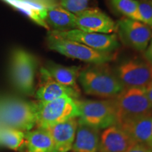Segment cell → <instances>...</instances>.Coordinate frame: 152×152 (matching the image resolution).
<instances>
[{"label":"cell","mask_w":152,"mask_h":152,"mask_svg":"<svg viewBox=\"0 0 152 152\" xmlns=\"http://www.w3.org/2000/svg\"><path fill=\"white\" fill-rule=\"evenodd\" d=\"M104 64H96L80 71L78 79L86 94L102 98H114L125 87L115 73Z\"/></svg>","instance_id":"6da1fadb"},{"label":"cell","mask_w":152,"mask_h":152,"mask_svg":"<svg viewBox=\"0 0 152 152\" xmlns=\"http://www.w3.org/2000/svg\"><path fill=\"white\" fill-rule=\"evenodd\" d=\"M112 100L116 113V125L152 113V104L146 88H124Z\"/></svg>","instance_id":"7a4b0ae2"},{"label":"cell","mask_w":152,"mask_h":152,"mask_svg":"<svg viewBox=\"0 0 152 152\" xmlns=\"http://www.w3.org/2000/svg\"><path fill=\"white\" fill-rule=\"evenodd\" d=\"M79 115L77 100L65 96L50 102H37L36 125L38 128L47 129Z\"/></svg>","instance_id":"3957f363"},{"label":"cell","mask_w":152,"mask_h":152,"mask_svg":"<svg viewBox=\"0 0 152 152\" xmlns=\"http://www.w3.org/2000/svg\"><path fill=\"white\" fill-rule=\"evenodd\" d=\"M47 45L51 50L68 57L87 63L104 64L113 58L111 53L94 50L90 47L75 41L64 39L55 35L51 30L47 36Z\"/></svg>","instance_id":"277c9868"},{"label":"cell","mask_w":152,"mask_h":152,"mask_svg":"<svg viewBox=\"0 0 152 152\" xmlns=\"http://www.w3.org/2000/svg\"><path fill=\"white\" fill-rule=\"evenodd\" d=\"M80 115L77 122L92 128L106 129L117 124L113 100L77 101Z\"/></svg>","instance_id":"5b68a950"},{"label":"cell","mask_w":152,"mask_h":152,"mask_svg":"<svg viewBox=\"0 0 152 152\" xmlns=\"http://www.w3.org/2000/svg\"><path fill=\"white\" fill-rule=\"evenodd\" d=\"M37 61L35 56L22 49L13 51L11 73L13 83L19 92L31 96L35 94V77Z\"/></svg>","instance_id":"8992f818"},{"label":"cell","mask_w":152,"mask_h":152,"mask_svg":"<svg viewBox=\"0 0 152 152\" xmlns=\"http://www.w3.org/2000/svg\"><path fill=\"white\" fill-rule=\"evenodd\" d=\"M115 75L125 88H146L152 80V66L146 60L130 59L118 66Z\"/></svg>","instance_id":"52a82bcc"},{"label":"cell","mask_w":152,"mask_h":152,"mask_svg":"<svg viewBox=\"0 0 152 152\" xmlns=\"http://www.w3.org/2000/svg\"><path fill=\"white\" fill-rule=\"evenodd\" d=\"M119 37L123 43L138 52H144L152 39V28L143 23L126 17L117 23Z\"/></svg>","instance_id":"ba28073f"},{"label":"cell","mask_w":152,"mask_h":152,"mask_svg":"<svg viewBox=\"0 0 152 152\" xmlns=\"http://www.w3.org/2000/svg\"><path fill=\"white\" fill-rule=\"evenodd\" d=\"M52 31L55 35L61 37L83 44L99 52L111 53L119 47L117 35L115 34L88 33L78 29Z\"/></svg>","instance_id":"9c48e42d"},{"label":"cell","mask_w":152,"mask_h":152,"mask_svg":"<svg viewBox=\"0 0 152 152\" xmlns=\"http://www.w3.org/2000/svg\"><path fill=\"white\" fill-rule=\"evenodd\" d=\"M76 16V29L88 33L111 34L117 31V23L98 8H90Z\"/></svg>","instance_id":"30bf717a"},{"label":"cell","mask_w":152,"mask_h":152,"mask_svg":"<svg viewBox=\"0 0 152 152\" xmlns=\"http://www.w3.org/2000/svg\"><path fill=\"white\" fill-rule=\"evenodd\" d=\"M39 102H50L56 99L68 96L77 98L80 91L57 83L45 67L40 69V85L35 92Z\"/></svg>","instance_id":"8fae6325"},{"label":"cell","mask_w":152,"mask_h":152,"mask_svg":"<svg viewBox=\"0 0 152 152\" xmlns=\"http://www.w3.org/2000/svg\"><path fill=\"white\" fill-rule=\"evenodd\" d=\"M136 143L118 125L106 128L100 134L101 152H125Z\"/></svg>","instance_id":"7c38bea8"},{"label":"cell","mask_w":152,"mask_h":152,"mask_svg":"<svg viewBox=\"0 0 152 152\" xmlns=\"http://www.w3.org/2000/svg\"><path fill=\"white\" fill-rule=\"evenodd\" d=\"M78 122L71 118L45 129L53 140L55 152H68L72 149Z\"/></svg>","instance_id":"4fadbf2b"},{"label":"cell","mask_w":152,"mask_h":152,"mask_svg":"<svg viewBox=\"0 0 152 152\" xmlns=\"http://www.w3.org/2000/svg\"><path fill=\"white\" fill-rule=\"evenodd\" d=\"M125 131L136 144L149 147L152 141V113L134 118L117 125Z\"/></svg>","instance_id":"5bb4252c"},{"label":"cell","mask_w":152,"mask_h":152,"mask_svg":"<svg viewBox=\"0 0 152 152\" xmlns=\"http://www.w3.org/2000/svg\"><path fill=\"white\" fill-rule=\"evenodd\" d=\"M11 7L26 15L33 21L49 30L44 21L47 9L57 4L54 0H3Z\"/></svg>","instance_id":"9a60e30c"},{"label":"cell","mask_w":152,"mask_h":152,"mask_svg":"<svg viewBox=\"0 0 152 152\" xmlns=\"http://www.w3.org/2000/svg\"><path fill=\"white\" fill-rule=\"evenodd\" d=\"M99 144V130L78 123L72 147L73 152H98Z\"/></svg>","instance_id":"2e32d148"},{"label":"cell","mask_w":152,"mask_h":152,"mask_svg":"<svg viewBox=\"0 0 152 152\" xmlns=\"http://www.w3.org/2000/svg\"><path fill=\"white\" fill-rule=\"evenodd\" d=\"M76 16L64 9L59 4H56L47 9L44 21L52 30L64 31L76 29Z\"/></svg>","instance_id":"e0dca14e"},{"label":"cell","mask_w":152,"mask_h":152,"mask_svg":"<svg viewBox=\"0 0 152 152\" xmlns=\"http://www.w3.org/2000/svg\"><path fill=\"white\" fill-rule=\"evenodd\" d=\"M45 68L57 83L80 91L77 85V80L81 69L80 66H64L49 62Z\"/></svg>","instance_id":"ac0fdd59"},{"label":"cell","mask_w":152,"mask_h":152,"mask_svg":"<svg viewBox=\"0 0 152 152\" xmlns=\"http://www.w3.org/2000/svg\"><path fill=\"white\" fill-rule=\"evenodd\" d=\"M25 142L28 152H55L52 139L45 129L25 132Z\"/></svg>","instance_id":"d6986e66"},{"label":"cell","mask_w":152,"mask_h":152,"mask_svg":"<svg viewBox=\"0 0 152 152\" xmlns=\"http://www.w3.org/2000/svg\"><path fill=\"white\" fill-rule=\"evenodd\" d=\"M26 144L25 132L14 128L0 127V146L20 150Z\"/></svg>","instance_id":"ffe728a7"},{"label":"cell","mask_w":152,"mask_h":152,"mask_svg":"<svg viewBox=\"0 0 152 152\" xmlns=\"http://www.w3.org/2000/svg\"><path fill=\"white\" fill-rule=\"evenodd\" d=\"M108 1L115 11L126 18L139 21L137 0H108Z\"/></svg>","instance_id":"44dd1931"},{"label":"cell","mask_w":152,"mask_h":152,"mask_svg":"<svg viewBox=\"0 0 152 152\" xmlns=\"http://www.w3.org/2000/svg\"><path fill=\"white\" fill-rule=\"evenodd\" d=\"M92 0H60L59 5L64 9L77 15L87 9H90Z\"/></svg>","instance_id":"7402d4cb"},{"label":"cell","mask_w":152,"mask_h":152,"mask_svg":"<svg viewBox=\"0 0 152 152\" xmlns=\"http://www.w3.org/2000/svg\"><path fill=\"white\" fill-rule=\"evenodd\" d=\"M139 21L152 28V0L138 1Z\"/></svg>","instance_id":"603a6c76"},{"label":"cell","mask_w":152,"mask_h":152,"mask_svg":"<svg viewBox=\"0 0 152 152\" xmlns=\"http://www.w3.org/2000/svg\"><path fill=\"white\" fill-rule=\"evenodd\" d=\"M125 152H152V150L144 144H135Z\"/></svg>","instance_id":"cb8c5ba5"},{"label":"cell","mask_w":152,"mask_h":152,"mask_svg":"<svg viewBox=\"0 0 152 152\" xmlns=\"http://www.w3.org/2000/svg\"><path fill=\"white\" fill-rule=\"evenodd\" d=\"M144 58L152 66V39L150 41L147 48L144 51Z\"/></svg>","instance_id":"d4e9b609"},{"label":"cell","mask_w":152,"mask_h":152,"mask_svg":"<svg viewBox=\"0 0 152 152\" xmlns=\"http://www.w3.org/2000/svg\"><path fill=\"white\" fill-rule=\"evenodd\" d=\"M146 91H147L148 98H149L150 102H151V103L152 104V80L151 83L146 87Z\"/></svg>","instance_id":"484cf974"},{"label":"cell","mask_w":152,"mask_h":152,"mask_svg":"<svg viewBox=\"0 0 152 152\" xmlns=\"http://www.w3.org/2000/svg\"><path fill=\"white\" fill-rule=\"evenodd\" d=\"M149 148L150 149H151V150H152V141H151V144H150V146H149Z\"/></svg>","instance_id":"4316f807"}]
</instances>
